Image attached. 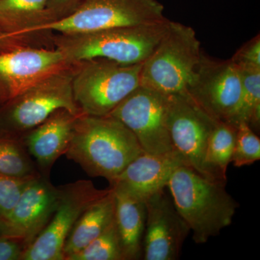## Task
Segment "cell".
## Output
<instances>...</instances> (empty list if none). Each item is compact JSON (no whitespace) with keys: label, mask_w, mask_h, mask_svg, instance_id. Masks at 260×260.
I'll return each mask as SVG.
<instances>
[{"label":"cell","mask_w":260,"mask_h":260,"mask_svg":"<svg viewBox=\"0 0 260 260\" xmlns=\"http://www.w3.org/2000/svg\"><path fill=\"white\" fill-rule=\"evenodd\" d=\"M143 149L124 124L110 116L78 118L65 155L92 177L112 183Z\"/></svg>","instance_id":"6da1fadb"},{"label":"cell","mask_w":260,"mask_h":260,"mask_svg":"<svg viewBox=\"0 0 260 260\" xmlns=\"http://www.w3.org/2000/svg\"><path fill=\"white\" fill-rule=\"evenodd\" d=\"M225 184L207 179L185 164L169 179L173 203L196 244H205L232 223L239 205L225 190Z\"/></svg>","instance_id":"7a4b0ae2"},{"label":"cell","mask_w":260,"mask_h":260,"mask_svg":"<svg viewBox=\"0 0 260 260\" xmlns=\"http://www.w3.org/2000/svg\"><path fill=\"white\" fill-rule=\"evenodd\" d=\"M169 20L80 34H54L53 45L70 62L104 58L124 64H141L167 30Z\"/></svg>","instance_id":"3957f363"},{"label":"cell","mask_w":260,"mask_h":260,"mask_svg":"<svg viewBox=\"0 0 260 260\" xmlns=\"http://www.w3.org/2000/svg\"><path fill=\"white\" fill-rule=\"evenodd\" d=\"M203 53L194 29L169 20L160 42L143 62L140 86L167 95L187 94Z\"/></svg>","instance_id":"277c9868"},{"label":"cell","mask_w":260,"mask_h":260,"mask_svg":"<svg viewBox=\"0 0 260 260\" xmlns=\"http://www.w3.org/2000/svg\"><path fill=\"white\" fill-rule=\"evenodd\" d=\"M78 61L51 73L0 105V136L21 139L59 109L83 114L75 102L73 76Z\"/></svg>","instance_id":"5b68a950"},{"label":"cell","mask_w":260,"mask_h":260,"mask_svg":"<svg viewBox=\"0 0 260 260\" xmlns=\"http://www.w3.org/2000/svg\"><path fill=\"white\" fill-rule=\"evenodd\" d=\"M143 64H121L104 58L78 61L73 80L77 106L85 115L109 116L140 86Z\"/></svg>","instance_id":"8992f818"},{"label":"cell","mask_w":260,"mask_h":260,"mask_svg":"<svg viewBox=\"0 0 260 260\" xmlns=\"http://www.w3.org/2000/svg\"><path fill=\"white\" fill-rule=\"evenodd\" d=\"M158 0H84L66 18L44 25L41 31L80 34L155 23L167 19Z\"/></svg>","instance_id":"52a82bcc"},{"label":"cell","mask_w":260,"mask_h":260,"mask_svg":"<svg viewBox=\"0 0 260 260\" xmlns=\"http://www.w3.org/2000/svg\"><path fill=\"white\" fill-rule=\"evenodd\" d=\"M57 206L47 226L24 251L21 260H64L65 241L84 210L110 191L99 189L91 181L61 186Z\"/></svg>","instance_id":"ba28073f"},{"label":"cell","mask_w":260,"mask_h":260,"mask_svg":"<svg viewBox=\"0 0 260 260\" xmlns=\"http://www.w3.org/2000/svg\"><path fill=\"white\" fill-rule=\"evenodd\" d=\"M216 121L188 94L168 95L167 125L174 150L200 175L220 181L214 177L205 162L208 140Z\"/></svg>","instance_id":"9c48e42d"},{"label":"cell","mask_w":260,"mask_h":260,"mask_svg":"<svg viewBox=\"0 0 260 260\" xmlns=\"http://www.w3.org/2000/svg\"><path fill=\"white\" fill-rule=\"evenodd\" d=\"M168 95L139 86L109 116L134 134L145 153L174 151L167 125Z\"/></svg>","instance_id":"30bf717a"},{"label":"cell","mask_w":260,"mask_h":260,"mask_svg":"<svg viewBox=\"0 0 260 260\" xmlns=\"http://www.w3.org/2000/svg\"><path fill=\"white\" fill-rule=\"evenodd\" d=\"M242 93V77L232 59L220 60L203 53L187 94L217 121L229 122Z\"/></svg>","instance_id":"8fae6325"},{"label":"cell","mask_w":260,"mask_h":260,"mask_svg":"<svg viewBox=\"0 0 260 260\" xmlns=\"http://www.w3.org/2000/svg\"><path fill=\"white\" fill-rule=\"evenodd\" d=\"M55 49L22 46L0 52V105L45 77L74 64Z\"/></svg>","instance_id":"7c38bea8"},{"label":"cell","mask_w":260,"mask_h":260,"mask_svg":"<svg viewBox=\"0 0 260 260\" xmlns=\"http://www.w3.org/2000/svg\"><path fill=\"white\" fill-rule=\"evenodd\" d=\"M146 220L143 238L145 260H176L190 230L165 190L145 201Z\"/></svg>","instance_id":"4fadbf2b"},{"label":"cell","mask_w":260,"mask_h":260,"mask_svg":"<svg viewBox=\"0 0 260 260\" xmlns=\"http://www.w3.org/2000/svg\"><path fill=\"white\" fill-rule=\"evenodd\" d=\"M59 193L60 188L53 186L47 177L32 179L5 220L10 237L21 239L28 247L51 220Z\"/></svg>","instance_id":"5bb4252c"},{"label":"cell","mask_w":260,"mask_h":260,"mask_svg":"<svg viewBox=\"0 0 260 260\" xmlns=\"http://www.w3.org/2000/svg\"><path fill=\"white\" fill-rule=\"evenodd\" d=\"M185 164L176 150L164 154H140L111 183L145 201L167 187L173 173ZM186 165V164H185Z\"/></svg>","instance_id":"9a60e30c"},{"label":"cell","mask_w":260,"mask_h":260,"mask_svg":"<svg viewBox=\"0 0 260 260\" xmlns=\"http://www.w3.org/2000/svg\"><path fill=\"white\" fill-rule=\"evenodd\" d=\"M83 114L59 109L20 139L29 155L35 158L41 172L48 174L54 162L65 155L77 121Z\"/></svg>","instance_id":"2e32d148"},{"label":"cell","mask_w":260,"mask_h":260,"mask_svg":"<svg viewBox=\"0 0 260 260\" xmlns=\"http://www.w3.org/2000/svg\"><path fill=\"white\" fill-rule=\"evenodd\" d=\"M48 0H0V30L39 47L54 49V32H42L49 23Z\"/></svg>","instance_id":"e0dca14e"},{"label":"cell","mask_w":260,"mask_h":260,"mask_svg":"<svg viewBox=\"0 0 260 260\" xmlns=\"http://www.w3.org/2000/svg\"><path fill=\"white\" fill-rule=\"evenodd\" d=\"M115 200L114 222L120 239L124 260L140 259L143 256L146 208L143 200L122 188L111 186Z\"/></svg>","instance_id":"ac0fdd59"},{"label":"cell","mask_w":260,"mask_h":260,"mask_svg":"<svg viewBox=\"0 0 260 260\" xmlns=\"http://www.w3.org/2000/svg\"><path fill=\"white\" fill-rule=\"evenodd\" d=\"M110 187L107 194L89 205L77 220L65 241L64 260L88 246L114 221L115 200L114 189Z\"/></svg>","instance_id":"d6986e66"},{"label":"cell","mask_w":260,"mask_h":260,"mask_svg":"<svg viewBox=\"0 0 260 260\" xmlns=\"http://www.w3.org/2000/svg\"><path fill=\"white\" fill-rule=\"evenodd\" d=\"M237 137V126L217 121L207 146L205 162L210 172L218 181L226 183L228 167L232 162Z\"/></svg>","instance_id":"ffe728a7"},{"label":"cell","mask_w":260,"mask_h":260,"mask_svg":"<svg viewBox=\"0 0 260 260\" xmlns=\"http://www.w3.org/2000/svg\"><path fill=\"white\" fill-rule=\"evenodd\" d=\"M238 67L242 77V93L237 109L228 123L236 126L245 122L256 133L260 126V68Z\"/></svg>","instance_id":"44dd1931"},{"label":"cell","mask_w":260,"mask_h":260,"mask_svg":"<svg viewBox=\"0 0 260 260\" xmlns=\"http://www.w3.org/2000/svg\"><path fill=\"white\" fill-rule=\"evenodd\" d=\"M0 174L25 179L42 175L20 139L0 136Z\"/></svg>","instance_id":"7402d4cb"},{"label":"cell","mask_w":260,"mask_h":260,"mask_svg":"<svg viewBox=\"0 0 260 260\" xmlns=\"http://www.w3.org/2000/svg\"><path fill=\"white\" fill-rule=\"evenodd\" d=\"M65 260H124L114 220L95 240Z\"/></svg>","instance_id":"603a6c76"},{"label":"cell","mask_w":260,"mask_h":260,"mask_svg":"<svg viewBox=\"0 0 260 260\" xmlns=\"http://www.w3.org/2000/svg\"><path fill=\"white\" fill-rule=\"evenodd\" d=\"M236 126L237 137L232 162L237 168L252 165L260 159L259 138L245 122Z\"/></svg>","instance_id":"cb8c5ba5"},{"label":"cell","mask_w":260,"mask_h":260,"mask_svg":"<svg viewBox=\"0 0 260 260\" xmlns=\"http://www.w3.org/2000/svg\"><path fill=\"white\" fill-rule=\"evenodd\" d=\"M35 178L19 179L0 174V218L6 220L18 203L24 189Z\"/></svg>","instance_id":"d4e9b609"},{"label":"cell","mask_w":260,"mask_h":260,"mask_svg":"<svg viewBox=\"0 0 260 260\" xmlns=\"http://www.w3.org/2000/svg\"><path fill=\"white\" fill-rule=\"evenodd\" d=\"M231 59L238 65L260 68L259 34L239 48Z\"/></svg>","instance_id":"484cf974"},{"label":"cell","mask_w":260,"mask_h":260,"mask_svg":"<svg viewBox=\"0 0 260 260\" xmlns=\"http://www.w3.org/2000/svg\"><path fill=\"white\" fill-rule=\"evenodd\" d=\"M83 1L84 0H48L47 12L49 23L66 18L72 14Z\"/></svg>","instance_id":"4316f807"},{"label":"cell","mask_w":260,"mask_h":260,"mask_svg":"<svg viewBox=\"0 0 260 260\" xmlns=\"http://www.w3.org/2000/svg\"><path fill=\"white\" fill-rule=\"evenodd\" d=\"M26 244L19 238L5 236L0 238V260H21Z\"/></svg>","instance_id":"83f0119b"},{"label":"cell","mask_w":260,"mask_h":260,"mask_svg":"<svg viewBox=\"0 0 260 260\" xmlns=\"http://www.w3.org/2000/svg\"><path fill=\"white\" fill-rule=\"evenodd\" d=\"M22 46H34L30 42L18 39L0 30V52Z\"/></svg>","instance_id":"f1b7e54d"},{"label":"cell","mask_w":260,"mask_h":260,"mask_svg":"<svg viewBox=\"0 0 260 260\" xmlns=\"http://www.w3.org/2000/svg\"><path fill=\"white\" fill-rule=\"evenodd\" d=\"M5 236H10L9 230L5 220L0 218V238Z\"/></svg>","instance_id":"f546056e"}]
</instances>
